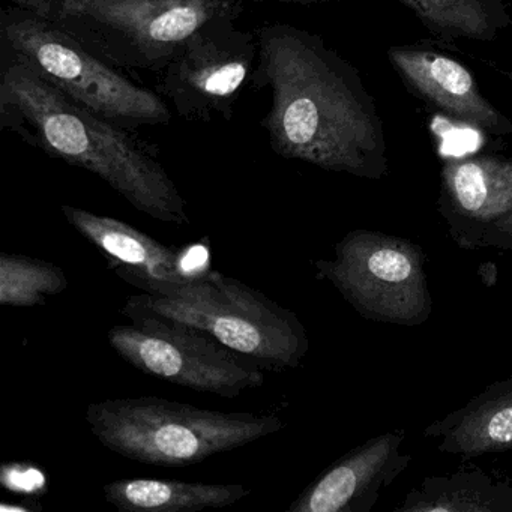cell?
Here are the masks:
<instances>
[{"label":"cell","mask_w":512,"mask_h":512,"mask_svg":"<svg viewBox=\"0 0 512 512\" xmlns=\"http://www.w3.org/2000/svg\"><path fill=\"white\" fill-rule=\"evenodd\" d=\"M259 59L256 32L220 22L197 32L157 74L155 92L185 121L230 122Z\"/></svg>","instance_id":"9"},{"label":"cell","mask_w":512,"mask_h":512,"mask_svg":"<svg viewBox=\"0 0 512 512\" xmlns=\"http://www.w3.org/2000/svg\"><path fill=\"white\" fill-rule=\"evenodd\" d=\"M7 2L20 10L29 11V13L46 20H52L62 8L76 4L80 0H7Z\"/></svg>","instance_id":"19"},{"label":"cell","mask_w":512,"mask_h":512,"mask_svg":"<svg viewBox=\"0 0 512 512\" xmlns=\"http://www.w3.org/2000/svg\"><path fill=\"white\" fill-rule=\"evenodd\" d=\"M68 287L64 269L25 254L0 253V305L35 308L61 295Z\"/></svg>","instance_id":"18"},{"label":"cell","mask_w":512,"mask_h":512,"mask_svg":"<svg viewBox=\"0 0 512 512\" xmlns=\"http://www.w3.org/2000/svg\"><path fill=\"white\" fill-rule=\"evenodd\" d=\"M388 58L407 88L443 115L488 136H512V121L482 95L461 62L412 46L391 47Z\"/></svg>","instance_id":"12"},{"label":"cell","mask_w":512,"mask_h":512,"mask_svg":"<svg viewBox=\"0 0 512 512\" xmlns=\"http://www.w3.org/2000/svg\"><path fill=\"white\" fill-rule=\"evenodd\" d=\"M115 272L142 290L128 298L121 313L139 311L199 329L265 371L295 370L310 350L307 329L292 310L236 278L212 269L179 281Z\"/></svg>","instance_id":"3"},{"label":"cell","mask_w":512,"mask_h":512,"mask_svg":"<svg viewBox=\"0 0 512 512\" xmlns=\"http://www.w3.org/2000/svg\"><path fill=\"white\" fill-rule=\"evenodd\" d=\"M481 248H500L512 250V212L500 218L485 232Z\"/></svg>","instance_id":"20"},{"label":"cell","mask_w":512,"mask_h":512,"mask_svg":"<svg viewBox=\"0 0 512 512\" xmlns=\"http://www.w3.org/2000/svg\"><path fill=\"white\" fill-rule=\"evenodd\" d=\"M0 55L28 65L71 100L125 130L172 121L160 94L95 55L55 23L13 5L0 13Z\"/></svg>","instance_id":"5"},{"label":"cell","mask_w":512,"mask_h":512,"mask_svg":"<svg viewBox=\"0 0 512 512\" xmlns=\"http://www.w3.org/2000/svg\"><path fill=\"white\" fill-rule=\"evenodd\" d=\"M260 2H265V0H260ZM271 2L292 5H320L331 4V2H355V0H271Z\"/></svg>","instance_id":"21"},{"label":"cell","mask_w":512,"mask_h":512,"mask_svg":"<svg viewBox=\"0 0 512 512\" xmlns=\"http://www.w3.org/2000/svg\"><path fill=\"white\" fill-rule=\"evenodd\" d=\"M445 40L490 43L512 25L508 0H398Z\"/></svg>","instance_id":"17"},{"label":"cell","mask_w":512,"mask_h":512,"mask_svg":"<svg viewBox=\"0 0 512 512\" xmlns=\"http://www.w3.org/2000/svg\"><path fill=\"white\" fill-rule=\"evenodd\" d=\"M254 32L259 59L250 86L271 91L260 125L272 151L326 172L385 178V130L358 70L305 29L265 23Z\"/></svg>","instance_id":"1"},{"label":"cell","mask_w":512,"mask_h":512,"mask_svg":"<svg viewBox=\"0 0 512 512\" xmlns=\"http://www.w3.org/2000/svg\"><path fill=\"white\" fill-rule=\"evenodd\" d=\"M437 209L458 247L481 250L485 232L512 212V158L472 154L446 160Z\"/></svg>","instance_id":"10"},{"label":"cell","mask_w":512,"mask_h":512,"mask_svg":"<svg viewBox=\"0 0 512 512\" xmlns=\"http://www.w3.org/2000/svg\"><path fill=\"white\" fill-rule=\"evenodd\" d=\"M406 433L386 431L365 440L323 470L287 508L289 512H370L383 491L410 466L401 449Z\"/></svg>","instance_id":"11"},{"label":"cell","mask_w":512,"mask_h":512,"mask_svg":"<svg viewBox=\"0 0 512 512\" xmlns=\"http://www.w3.org/2000/svg\"><path fill=\"white\" fill-rule=\"evenodd\" d=\"M92 434L104 448L137 463L188 467L278 433L269 413L218 412L166 398H113L89 404Z\"/></svg>","instance_id":"4"},{"label":"cell","mask_w":512,"mask_h":512,"mask_svg":"<svg viewBox=\"0 0 512 512\" xmlns=\"http://www.w3.org/2000/svg\"><path fill=\"white\" fill-rule=\"evenodd\" d=\"M395 512H512V485L481 469L425 476Z\"/></svg>","instance_id":"16"},{"label":"cell","mask_w":512,"mask_h":512,"mask_svg":"<svg viewBox=\"0 0 512 512\" xmlns=\"http://www.w3.org/2000/svg\"><path fill=\"white\" fill-rule=\"evenodd\" d=\"M121 314L131 325L113 326L109 346L146 376L223 398L265 383L263 368L206 332L139 311Z\"/></svg>","instance_id":"8"},{"label":"cell","mask_w":512,"mask_h":512,"mask_svg":"<svg viewBox=\"0 0 512 512\" xmlns=\"http://www.w3.org/2000/svg\"><path fill=\"white\" fill-rule=\"evenodd\" d=\"M61 209L73 229L109 259L112 271L121 269L166 281L184 280L193 272L185 269L181 251L166 247L125 221L76 206L62 205Z\"/></svg>","instance_id":"14"},{"label":"cell","mask_w":512,"mask_h":512,"mask_svg":"<svg viewBox=\"0 0 512 512\" xmlns=\"http://www.w3.org/2000/svg\"><path fill=\"white\" fill-rule=\"evenodd\" d=\"M244 10L245 0H80L50 22L115 67L158 74L197 32Z\"/></svg>","instance_id":"6"},{"label":"cell","mask_w":512,"mask_h":512,"mask_svg":"<svg viewBox=\"0 0 512 512\" xmlns=\"http://www.w3.org/2000/svg\"><path fill=\"white\" fill-rule=\"evenodd\" d=\"M422 434L436 440L439 452L461 460L512 451V376L491 383Z\"/></svg>","instance_id":"13"},{"label":"cell","mask_w":512,"mask_h":512,"mask_svg":"<svg viewBox=\"0 0 512 512\" xmlns=\"http://www.w3.org/2000/svg\"><path fill=\"white\" fill-rule=\"evenodd\" d=\"M0 128L70 166L88 170L140 214L188 226L187 203L158 149L71 100L28 65L0 55Z\"/></svg>","instance_id":"2"},{"label":"cell","mask_w":512,"mask_h":512,"mask_svg":"<svg viewBox=\"0 0 512 512\" xmlns=\"http://www.w3.org/2000/svg\"><path fill=\"white\" fill-rule=\"evenodd\" d=\"M253 488L241 484L118 479L104 485L107 503L125 512H199L235 505Z\"/></svg>","instance_id":"15"},{"label":"cell","mask_w":512,"mask_h":512,"mask_svg":"<svg viewBox=\"0 0 512 512\" xmlns=\"http://www.w3.org/2000/svg\"><path fill=\"white\" fill-rule=\"evenodd\" d=\"M334 254L314 260L317 278L329 281L359 316L397 326L428 322L433 298L421 245L377 230H352Z\"/></svg>","instance_id":"7"}]
</instances>
